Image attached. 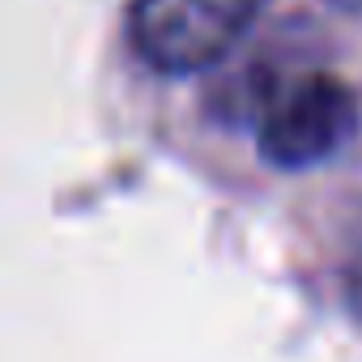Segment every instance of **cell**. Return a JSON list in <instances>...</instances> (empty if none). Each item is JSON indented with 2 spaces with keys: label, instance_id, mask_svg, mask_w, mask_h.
<instances>
[{
  "label": "cell",
  "instance_id": "6da1fadb",
  "mask_svg": "<svg viewBox=\"0 0 362 362\" xmlns=\"http://www.w3.org/2000/svg\"><path fill=\"white\" fill-rule=\"evenodd\" d=\"M260 5L264 0H132L128 39L158 73H201L247 35Z\"/></svg>",
  "mask_w": 362,
  "mask_h": 362
},
{
  "label": "cell",
  "instance_id": "7a4b0ae2",
  "mask_svg": "<svg viewBox=\"0 0 362 362\" xmlns=\"http://www.w3.org/2000/svg\"><path fill=\"white\" fill-rule=\"evenodd\" d=\"M358 128V98L345 81L311 73L294 86H277L260 107V158L281 170H303L332 158Z\"/></svg>",
  "mask_w": 362,
  "mask_h": 362
}]
</instances>
